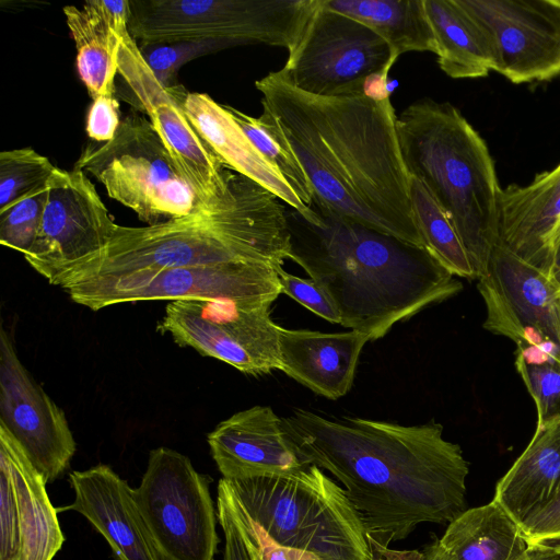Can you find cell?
<instances>
[{
    "label": "cell",
    "instance_id": "f35d334b",
    "mask_svg": "<svg viewBox=\"0 0 560 560\" xmlns=\"http://www.w3.org/2000/svg\"><path fill=\"white\" fill-rule=\"evenodd\" d=\"M233 498L249 535L252 536V538L254 539L258 547L261 560H320L315 555L306 553L291 548L281 547L275 544L255 523H253L243 513L234 494Z\"/></svg>",
    "mask_w": 560,
    "mask_h": 560
},
{
    "label": "cell",
    "instance_id": "8d00e7d4",
    "mask_svg": "<svg viewBox=\"0 0 560 560\" xmlns=\"http://www.w3.org/2000/svg\"><path fill=\"white\" fill-rule=\"evenodd\" d=\"M120 122L115 94H102L93 100L86 118V133L92 140L110 141Z\"/></svg>",
    "mask_w": 560,
    "mask_h": 560
},
{
    "label": "cell",
    "instance_id": "ab89813d",
    "mask_svg": "<svg viewBox=\"0 0 560 560\" xmlns=\"http://www.w3.org/2000/svg\"><path fill=\"white\" fill-rule=\"evenodd\" d=\"M397 60H392L383 70L368 78L363 94L374 101H384L389 98L387 90L388 73Z\"/></svg>",
    "mask_w": 560,
    "mask_h": 560
},
{
    "label": "cell",
    "instance_id": "9a60e30c",
    "mask_svg": "<svg viewBox=\"0 0 560 560\" xmlns=\"http://www.w3.org/2000/svg\"><path fill=\"white\" fill-rule=\"evenodd\" d=\"M488 34L494 71L513 83L560 74V0H457Z\"/></svg>",
    "mask_w": 560,
    "mask_h": 560
},
{
    "label": "cell",
    "instance_id": "52a82bcc",
    "mask_svg": "<svg viewBox=\"0 0 560 560\" xmlns=\"http://www.w3.org/2000/svg\"><path fill=\"white\" fill-rule=\"evenodd\" d=\"M317 0H132L137 43L215 42L224 47L296 42Z\"/></svg>",
    "mask_w": 560,
    "mask_h": 560
},
{
    "label": "cell",
    "instance_id": "836d02e7",
    "mask_svg": "<svg viewBox=\"0 0 560 560\" xmlns=\"http://www.w3.org/2000/svg\"><path fill=\"white\" fill-rule=\"evenodd\" d=\"M140 52L158 80L165 86L175 83L179 68L203 54L225 48L215 42L137 43Z\"/></svg>",
    "mask_w": 560,
    "mask_h": 560
},
{
    "label": "cell",
    "instance_id": "d6a6232c",
    "mask_svg": "<svg viewBox=\"0 0 560 560\" xmlns=\"http://www.w3.org/2000/svg\"><path fill=\"white\" fill-rule=\"evenodd\" d=\"M515 369L537 410V425L560 419V366L551 362H527L515 352Z\"/></svg>",
    "mask_w": 560,
    "mask_h": 560
},
{
    "label": "cell",
    "instance_id": "7402d4cb",
    "mask_svg": "<svg viewBox=\"0 0 560 560\" xmlns=\"http://www.w3.org/2000/svg\"><path fill=\"white\" fill-rule=\"evenodd\" d=\"M184 108L199 135L228 168L261 185L305 218L313 215V209L300 200L284 178L260 154L224 105L218 104L208 94L188 92Z\"/></svg>",
    "mask_w": 560,
    "mask_h": 560
},
{
    "label": "cell",
    "instance_id": "7a4b0ae2",
    "mask_svg": "<svg viewBox=\"0 0 560 560\" xmlns=\"http://www.w3.org/2000/svg\"><path fill=\"white\" fill-rule=\"evenodd\" d=\"M262 113L301 164L313 200L352 221L424 247L390 98L316 96L280 71L256 81Z\"/></svg>",
    "mask_w": 560,
    "mask_h": 560
},
{
    "label": "cell",
    "instance_id": "5b68a950",
    "mask_svg": "<svg viewBox=\"0 0 560 560\" xmlns=\"http://www.w3.org/2000/svg\"><path fill=\"white\" fill-rule=\"evenodd\" d=\"M409 176L421 182L455 228L476 279L499 244V186L485 140L447 102L422 98L396 120Z\"/></svg>",
    "mask_w": 560,
    "mask_h": 560
},
{
    "label": "cell",
    "instance_id": "4dcf8cb0",
    "mask_svg": "<svg viewBox=\"0 0 560 560\" xmlns=\"http://www.w3.org/2000/svg\"><path fill=\"white\" fill-rule=\"evenodd\" d=\"M56 166L31 148L0 153V211L47 185Z\"/></svg>",
    "mask_w": 560,
    "mask_h": 560
},
{
    "label": "cell",
    "instance_id": "bcb514c9",
    "mask_svg": "<svg viewBox=\"0 0 560 560\" xmlns=\"http://www.w3.org/2000/svg\"><path fill=\"white\" fill-rule=\"evenodd\" d=\"M559 303H560V301H559Z\"/></svg>",
    "mask_w": 560,
    "mask_h": 560
},
{
    "label": "cell",
    "instance_id": "6da1fadb",
    "mask_svg": "<svg viewBox=\"0 0 560 560\" xmlns=\"http://www.w3.org/2000/svg\"><path fill=\"white\" fill-rule=\"evenodd\" d=\"M282 424L306 463L345 486L369 538L381 546L466 510L468 463L460 446L444 439L441 423L404 425L295 408Z\"/></svg>",
    "mask_w": 560,
    "mask_h": 560
},
{
    "label": "cell",
    "instance_id": "83f0119b",
    "mask_svg": "<svg viewBox=\"0 0 560 560\" xmlns=\"http://www.w3.org/2000/svg\"><path fill=\"white\" fill-rule=\"evenodd\" d=\"M63 13L77 47V69L92 100L115 94L120 36L91 0L82 8L66 5Z\"/></svg>",
    "mask_w": 560,
    "mask_h": 560
},
{
    "label": "cell",
    "instance_id": "4fadbf2b",
    "mask_svg": "<svg viewBox=\"0 0 560 560\" xmlns=\"http://www.w3.org/2000/svg\"><path fill=\"white\" fill-rule=\"evenodd\" d=\"M118 75L124 98L150 121L178 172L206 210L217 207L228 191L229 172L188 118L184 103L188 91L180 85H163L143 59L137 42L120 36Z\"/></svg>",
    "mask_w": 560,
    "mask_h": 560
},
{
    "label": "cell",
    "instance_id": "e0dca14e",
    "mask_svg": "<svg viewBox=\"0 0 560 560\" xmlns=\"http://www.w3.org/2000/svg\"><path fill=\"white\" fill-rule=\"evenodd\" d=\"M0 423L21 444L47 482L56 480L68 468L75 441L66 416L21 363L2 327Z\"/></svg>",
    "mask_w": 560,
    "mask_h": 560
},
{
    "label": "cell",
    "instance_id": "d4e9b609",
    "mask_svg": "<svg viewBox=\"0 0 560 560\" xmlns=\"http://www.w3.org/2000/svg\"><path fill=\"white\" fill-rule=\"evenodd\" d=\"M487 276L526 327L560 346V285L552 275L498 244Z\"/></svg>",
    "mask_w": 560,
    "mask_h": 560
},
{
    "label": "cell",
    "instance_id": "d590c367",
    "mask_svg": "<svg viewBox=\"0 0 560 560\" xmlns=\"http://www.w3.org/2000/svg\"><path fill=\"white\" fill-rule=\"evenodd\" d=\"M281 292L298 303L332 324H340L339 311L327 293L311 278L305 279L287 272L283 268L277 270Z\"/></svg>",
    "mask_w": 560,
    "mask_h": 560
},
{
    "label": "cell",
    "instance_id": "74e56055",
    "mask_svg": "<svg viewBox=\"0 0 560 560\" xmlns=\"http://www.w3.org/2000/svg\"><path fill=\"white\" fill-rule=\"evenodd\" d=\"M521 528L533 545L560 541V498L528 517Z\"/></svg>",
    "mask_w": 560,
    "mask_h": 560
},
{
    "label": "cell",
    "instance_id": "f546056e",
    "mask_svg": "<svg viewBox=\"0 0 560 560\" xmlns=\"http://www.w3.org/2000/svg\"><path fill=\"white\" fill-rule=\"evenodd\" d=\"M231 117L241 127L255 148L268 163L284 178L300 200L310 207L312 188L308 179L276 127L265 116L258 118L224 105Z\"/></svg>",
    "mask_w": 560,
    "mask_h": 560
},
{
    "label": "cell",
    "instance_id": "7bdbcfd3",
    "mask_svg": "<svg viewBox=\"0 0 560 560\" xmlns=\"http://www.w3.org/2000/svg\"><path fill=\"white\" fill-rule=\"evenodd\" d=\"M552 276L560 285V266L555 268Z\"/></svg>",
    "mask_w": 560,
    "mask_h": 560
},
{
    "label": "cell",
    "instance_id": "277c9868",
    "mask_svg": "<svg viewBox=\"0 0 560 560\" xmlns=\"http://www.w3.org/2000/svg\"><path fill=\"white\" fill-rule=\"evenodd\" d=\"M289 249L284 203L230 170L228 191L215 208L141 228L118 224L106 248L69 276L61 288L92 277L233 261L278 270Z\"/></svg>",
    "mask_w": 560,
    "mask_h": 560
},
{
    "label": "cell",
    "instance_id": "1f68e13d",
    "mask_svg": "<svg viewBox=\"0 0 560 560\" xmlns=\"http://www.w3.org/2000/svg\"><path fill=\"white\" fill-rule=\"evenodd\" d=\"M47 185L0 211V243L23 255L37 236L45 205Z\"/></svg>",
    "mask_w": 560,
    "mask_h": 560
},
{
    "label": "cell",
    "instance_id": "603a6c76",
    "mask_svg": "<svg viewBox=\"0 0 560 560\" xmlns=\"http://www.w3.org/2000/svg\"><path fill=\"white\" fill-rule=\"evenodd\" d=\"M537 546L492 500L450 522L442 537L421 552V560H523Z\"/></svg>",
    "mask_w": 560,
    "mask_h": 560
},
{
    "label": "cell",
    "instance_id": "e575fe53",
    "mask_svg": "<svg viewBox=\"0 0 560 560\" xmlns=\"http://www.w3.org/2000/svg\"><path fill=\"white\" fill-rule=\"evenodd\" d=\"M217 514L225 538L223 560H261L225 478L218 485Z\"/></svg>",
    "mask_w": 560,
    "mask_h": 560
},
{
    "label": "cell",
    "instance_id": "3957f363",
    "mask_svg": "<svg viewBox=\"0 0 560 560\" xmlns=\"http://www.w3.org/2000/svg\"><path fill=\"white\" fill-rule=\"evenodd\" d=\"M312 219L285 205L289 258L332 300L340 325L371 340L463 290L425 247L341 217L312 199Z\"/></svg>",
    "mask_w": 560,
    "mask_h": 560
},
{
    "label": "cell",
    "instance_id": "ba28073f",
    "mask_svg": "<svg viewBox=\"0 0 560 560\" xmlns=\"http://www.w3.org/2000/svg\"><path fill=\"white\" fill-rule=\"evenodd\" d=\"M73 168L93 175L112 199L148 225L208 211L151 121L137 113L121 120L110 141L88 144Z\"/></svg>",
    "mask_w": 560,
    "mask_h": 560
},
{
    "label": "cell",
    "instance_id": "44dd1931",
    "mask_svg": "<svg viewBox=\"0 0 560 560\" xmlns=\"http://www.w3.org/2000/svg\"><path fill=\"white\" fill-rule=\"evenodd\" d=\"M368 337L357 330L322 332L279 329L281 371L329 399L345 396Z\"/></svg>",
    "mask_w": 560,
    "mask_h": 560
},
{
    "label": "cell",
    "instance_id": "f6af8a7d",
    "mask_svg": "<svg viewBox=\"0 0 560 560\" xmlns=\"http://www.w3.org/2000/svg\"><path fill=\"white\" fill-rule=\"evenodd\" d=\"M558 498H560V489H559V493H558V495H557V498H556V499H558ZM556 499H555V500H556ZM555 500H553V501H555Z\"/></svg>",
    "mask_w": 560,
    "mask_h": 560
},
{
    "label": "cell",
    "instance_id": "7c38bea8",
    "mask_svg": "<svg viewBox=\"0 0 560 560\" xmlns=\"http://www.w3.org/2000/svg\"><path fill=\"white\" fill-rule=\"evenodd\" d=\"M271 304L232 299L170 301L158 330L246 374L281 371L280 326L270 317Z\"/></svg>",
    "mask_w": 560,
    "mask_h": 560
},
{
    "label": "cell",
    "instance_id": "30bf717a",
    "mask_svg": "<svg viewBox=\"0 0 560 560\" xmlns=\"http://www.w3.org/2000/svg\"><path fill=\"white\" fill-rule=\"evenodd\" d=\"M280 73L316 96L363 94L369 77L398 57L372 30L317 0Z\"/></svg>",
    "mask_w": 560,
    "mask_h": 560
},
{
    "label": "cell",
    "instance_id": "f1b7e54d",
    "mask_svg": "<svg viewBox=\"0 0 560 560\" xmlns=\"http://www.w3.org/2000/svg\"><path fill=\"white\" fill-rule=\"evenodd\" d=\"M410 200L424 247L453 276L476 279L469 257L451 220L425 186L411 176Z\"/></svg>",
    "mask_w": 560,
    "mask_h": 560
},
{
    "label": "cell",
    "instance_id": "ac0fdd59",
    "mask_svg": "<svg viewBox=\"0 0 560 560\" xmlns=\"http://www.w3.org/2000/svg\"><path fill=\"white\" fill-rule=\"evenodd\" d=\"M208 444L229 480L289 475L310 465L269 406H254L221 421L208 434Z\"/></svg>",
    "mask_w": 560,
    "mask_h": 560
},
{
    "label": "cell",
    "instance_id": "8fae6325",
    "mask_svg": "<svg viewBox=\"0 0 560 560\" xmlns=\"http://www.w3.org/2000/svg\"><path fill=\"white\" fill-rule=\"evenodd\" d=\"M62 289L72 301L94 311L118 303L155 300L232 299L273 303L282 293L276 268L242 261L92 277Z\"/></svg>",
    "mask_w": 560,
    "mask_h": 560
},
{
    "label": "cell",
    "instance_id": "9c48e42d",
    "mask_svg": "<svg viewBox=\"0 0 560 560\" xmlns=\"http://www.w3.org/2000/svg\"><path fill=\"white\" fill-rule=\"evenodd\" d=\"M210 482L186 455L164 446L150 452L135 495L162 560H214L220 539Z\"/></svg>",
    "mask_w": 560,
    "mask_h": 560
},
{
    "label": "cell",
    "instance_id": "ee69618b",
    "mask_svg": "<svg viewBox=\"0 0 560 560\" xmlns=\"http://www.w3.org/2000/svg\"><path fill=\"white\" fill-rule=\"evenodd\" d=\"M560 266V247L557 252V255H556V265H555V268L556 267H559ZM555 270V269H553Z\"/></svg>",
    "mask_w": 560,
    "mask_h": 560
},
{
    "label": "cell",
    "instance_id": "b9f144b4",
    "mask_svg": "<svg viewBox=\"0 0 560 560\" xmlns=\"http://www.w3.org/2000/svg\"><path fill=\"white\" fill-rule=\"evenodd\" d=\"M523 560H560V545L540 544Z\"/></svg>",
    "mask_w": 560,
    "mask_h": 560
},
{
    "label": "cell",
    "instance_id": "5bb4252c",
    "mask_svg": "<svg viewBox=\"0 0 560 560\" xmlns=\"http://www.w3.org/2000/svg\"><path fill=\"white\" fill-rule=\"evenodd\" d=\"M117 225L83 171L56 167L37 236L24 258L49 283L61 285L106 248Z\"/></svg>",
    "mask_w": 560,
    "mask_h": 560
},
{
    "label": "cell",
    "instance_id": "4316f807",
    "mask_svg": "<svg viewBox=\"0 0 560 560\" xmlns=\"http://www.w3.org/2000/svg\"><path fill=\"white\" fill-rule=\"evenodd\" d=\"M323 4L368 26L397 57L409 51L435 54L424 0H323Z\"/></svg>",
    "mask_w": 560,
    "mask_h": 560
},
{
    "label": "cell",
    "instance_id": "ffe728a7",
    "mask_svg": "<svg viewBox=\"0 0 560 560\" xmlns=\"http://www.w3.org/2000/svg\"><path fill=\"white\" fill-rule=\"evenodd\" d=\"M499 244L553 273L560 247V163L525 186L500 189Z\"/></svg>",
    "mask_w": 560,
    "mask_h": 560
},
{
    "label": "cell",
    "instance_id": "60d3db41",
    "mask_svg": "<svg viewBox=\"0 0 560 560\" xmlns=\"http://www.w3.org/2000/svg\"><path fill=\"white\" fill-rule=\"evenodd\" d=\"M371 544L375 556L374 560H421L422 558V553L418 550H392L373 540Z\"/></svg>",
    "mask_w": 560,
    "mask_h": 560
},
{
    "label": "cell",
    "instance_id": "484cf974",
    "mask_svg": "<svg viewBox=\"0 0 560 560\" xmlns=\"http://www.w3.org/2000/svg\"><path fill=\"white\" fill-rule=\"evenodd\" d=\"M441 70L453 79L483 78L495 57L486 31L457 0H424Z\"/></svg>",
    "mask_w": 560,
    "mask_h": 560
},
{
    "label": "cell",
    "instance_id": "d6986e66",
    "mask_svg": "<svg viewBox=\"0 0 560 560\" xmlns=\"http://www.w3.org/2000/svg\"><path fill=\"white\" fill-rule=\"evenodd\" d=\"M71 504L57 511L82 514L106 539L117 560H162L153 545L135 495L126 480L100 464L69 475Z\"/></svg>",
    "mask_w": 560,
    "mask_h": 560
},
{
    "label": "cell",
    "instance_id": "2e32d148",
    "mask_svg": "<svg viewBox=\"0 0 560 560\" xmlns=\"http://www.w3.org/2000/svg\"><path fill=\"white\" fill-rule=\"evenodd\" d=\"M46 479L0 423V560H52L62 548Z\"/></svg>",
    "mask_w": 560,
    "mask_h": 560
},
{
    "label": "cell",
    "instance_id": "cb8c5ba5",
    "mask_svg": "<svg viewBox=\"0 0 560 560\" xmlns=\"http://www.w3.org/2000/svg\"><path fill=\"white\" fill-rule=\"evenodd\" d=\"M560 489V419L536 428L532 440L497 482L494 500L521 526L549 505Z\"/></svg>",
    "mask_w": 560,
    "mask_h": 560
},
{
    "label": "cell",
    "instance_id": "8992f818",
    "mask_svg": "<svg viewBox=\"0 0 560 560\" xmlns=\"http://www.w3.org/2000/svg\"><path fill=\"white\" fill-rule=\"evenodd\" d=\"M226 480L243 513L275 544L320 560L375 559L345 489L316 465L289 475Z\"/></svg>",
    "mask_w": 560,
    "mask_h": 560
}]
</instances>
